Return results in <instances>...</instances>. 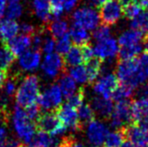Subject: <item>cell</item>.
Wrapping results in <instances>:
<instances>
[{"label": "cell", "mask_w": 148, "mask_h": 147, "mask_svg": "<svg viewBox=\"0 0 148 147\" xmlns=\"http://www.w3.org/2000/svg\"><path fill=\"white\" fill-rule=\"evenodd\" d=\"M64 63L66 65V67L71 68L74 66L80 65L84 62L83 60V55H82L81 48L78 45H72L71 46L69 50L65 53V56L63 57Z\"/></svg>", "instance_id": "4316f807"}, {"label": "cell", "mask_w": 148, "mask_h": 147, "mask_svg": "<svg viewBox=\"0 0 148 147\" xmlns=\"http://www.w3.org/2000/svg\"><path fill=\"white\" fill-rule=\"evenodd\" d=\"M143 51V43H137L133 45L120 46L118 50L117 60H127L137 57Z\"/></svg>", "instance_id": "83f0119b"}, {"label": "cell", "mask_w": 148, "mask_h": 147, "mask_svg": "<svg viewBox=\"0 0 148 147\" xmlns=\"http://www.w3.org/2000/svg\"><path fill=\"white\" fill-rule=\"evenodd\" d=\"M6 147H25V145L22 144V142L17 140V139H14V138H9L5 140L4 142Z\"/></svg>", "instance_id": "681fc988"}, {"label": "cell", "mask_w": 148, "mask_h": 147, "mask_svg": "<svg viewBox=\"0 0 148 147\" xmlns=\"http://www.w3.org/2000/svg\"><path fill=\"white\" fill-rule=\"evenodd\" d=\"M101 24L108 26L114 25L123 14L121 4L118 0H104L98 6Z\"/></svg>", "instance_id": "8992f818"}, {"label": "cell", "mask_w": 148, "mask_h": 147, "mask_svg": "<svg viewBox=\"0 0 148 147\" xmlns=\"http://www.w3.org/2000/svg\"><path fill=\"white\" fill-rule=\"evenodd\" d=\"M109 133V129L106 125L101 122L93 120L87 125L86 138L90 144L95 146H99L103 144L105 138Z\"/></svg>", "instance_id": "7c38bea8"}, {"label": "cell", "mask_w": 148, "mask_h": 147, "mask_svg": "<svg viewBox=\"0 0 148 147\" xmlns=\"http://www.w3.org/2000/svg\"><path fill=\"white\" fill-rule=\"evenodd\" d=\"M46 29L51 34L53 38H59L63 37L66 33H68L69 25L68 22L64 19L56 18L53 21H50L45 25Z\"/></svg>", "instance_id": "d6986e66"}, {"label": "cell", "mask_w": 148, "mask_h": 147, "mask_svg": "<svg viewBox=\"0 0 148 147\" xmlns=\"http://www.w3.org/2000/svg\"><path fill=\"white\" fill-rule=\"evenodd\" d=\"M71 46V38L69 34L66 33L63 37L58 38V41L56 43V50L59 55H65Z\"/></svg>", "instance_id": "e575fe53"}, {"label": "cell", "mask_w": 148, "mask_h": 147, "mask_svg": "<svg viewBox=\"0 0 148 147\" xmlns=\"http://www.w3.org/2000/svg\"><path fill=\"white\" fill-rule=\"evenodd\" d=\"M130 21V27L132 29H137L143 33L148 32V11H142Z\"/></svg>", "instance_id": "d6a6232c"}, {"label": "cell", "mask_w": 148, "mask_h": 147, "mask_svg": "<svg viewBox=\"0 0 148 147\" xmlns=\"http://www.w3.org/2000/svg\"><path fill=\"white\" fill-rule=\"evenodd\" d=\"M73 24L86 30H94L99 24V16L95 9L83 7L76 10L72 14Z\"/></svg>", "instance_id": "52a82bcc"}, {"label": "cell", "mask_w": 148, "mask_h": 147, "mask_svg": "<svg viewBox=\"0 0 148 147\" xmlns=\"http://www.w3.org/2000/svg\"><path fill=\"white\" fill-rule=\"evenodd\" d=\"M120 81L114 73L109 72L92 83L93 90L99 96L111 98L112 93L119 85Z\"/></svg>", "instance_id": "8fae6325"}, {"label": "cell", "mask_w": 148, "mask_h": 147, "mask_svg": "<svg viewBox=\"0 0 148 147\" xmlns=\"http://www.w3.org/2000/svg\"><path fill=\"white\" fill-rule=\"evenodd\" d=\"M84 98H85V91L84 88L82 86L77 91L74 92V94L72 96L67 98V103L74 108H78L82 103L84 102Z\"/></svg>", "instance_id": "d590c367"}, {"label": "cell", "mask_w": 148, "mask_h": 147, "mask_svg": "<svg viewBox=\"0 0 148 147\" xmlns=\"http://www.w3.org/2000/svg\"><path fill=\"white\" fill-rule=\"evenodd\" d=\"M145 147H148V144H147V145H146V146H145Z\"/></svg>", "instance_id": "6125c7cd"}, {"label": "cell", "mask_w": 148, "mask_h": 147, "mask_svg": "<svg viewBox=\"0 0 148 147\" xmlns=\"http://www.w3.org/2000/svg\"><path fill=\"white\" fill-rule=\"evenodd\" d=\"M115 72L120 82L134 88L135 90L142 83L147 82L146 76L140 68L137 57L127 60H117Z\"/></svg>", "instance_id": "6da1fadb"}, {"label": "cell", "mask_w": 148, "mask_h": 147, "mask_svg": "<svg viewBox=\"0 0 148 147\" xmlns=\"http://www.w3.org/2000/svg\"><path fill=\"white\" fill-rule=\"evenodd\" d=\"M42 71L49 78H58L64 72L68 71V68L64 63L63 56L58 53H51L46 55L41 65Z\"/></svg>", "instance_id": "ba28073f"}, {"label": "cell", "mask_w": 148, "mask_h": 147, "mask_svg": "<svg viewBox=\"0 0 148 147\" xmlns=\"http://www.w3.org/2000/svg\"><path fill=\"white\" fill-rule=\"evenodd\" d=\"M40 96V80L36 75H29L22 81L16 90L15 100L17 105L26 107L36 103Z\"/></svg>", "instance_id": "7a4b0ae2"}, {"label": "cell", "mask_w": 148, "mask_h": 147, "mask_svg": "<svg viewBox=\"0 0 148 147\" xmlns=\"http://www.w3.org/2000/svg\"><path fill=\"white\" fill-rule=\"evenodd\" d=\"M91 147H98V146H91Z\"/></svg>", "instance_id": "94428289"}, {"label": "cell", "mask_w": 148, "mask_h": 147, "mask_svg": "<svg viewBox=\"0 0 148 147\" xmlns=\"http://www.w3.org/2000/svg\"><path fill=\"white\" fill-rule=\"evenodd\" d=\"M125 141H126V137H125L123 127H120L114 132L108 133L103 144L104 147H120Z\"/></svg>", "instance_id": "4dcf8cb0"}, {"label": "cell", "mask_w": 148, "mask_h": 147, "mask_svg": "<svg viewBox=\"0 0 148 147\" xmlns=\"http://www.w3.org/2000/svg\"><path fill=\"white\" fill-rule=\"evenodd\" d=\"M33 8L36 15L46 25L51 21V14L49 0H33Z\"/></svg>", "instance_id": "603a6c76"}, {"label": "cell", "mask_w": 148, "mask_h": 147, "mask_svg": "<svg viewBox=\"0 0 148 147\" xmlns=\"http://www.w3.org/2000/svg\"><path fill=\"white\" fill-rule=\"evenodd\" d=\"M139 60V65H140V68L141 70L143 72V74L146 76V78L148 80V53H145L143 55H141Z\"/></svg>", "instance_id": "ee69618b"}, {"label": "cell", "mask_w": 148, "mask_h": 147, "mask_svg": "<svg viewBox=\"0 0 148 147\" xmlns=\"http://www.w3.org/2000/svg\"><path fill=\"white\" fill-rule=\"evenodd\" d=\"M18 31L19 25L14 20L6 19V20L0 22V35H1L4 43H6L10 38L16 36Z\"/></svg>", "instance_id": "44dd1931"}, {"label": "cell", "mask_w": 148, "mask_h": 147, "mask_svg": "<svg viewBox=\"0 0 148 147\" xmlns=\"http://www.w3.org/2000/svg\"><path fill=\"white\" fill-rule=\"evenodd\" d=\"M145 33L137 29H128L123 32L118 38V43L120 46L133 45L137 43H141L143 41V36Z\"/></svg>", "instance_id": "ffe728a7"}, {"label": "cell", "mask_w": 148, "mask_h": 147, "mask_svg": "<svg viewBox=\"0 0 148 147\" xmlns=\"http://www.w3.org/2000/svg\"><path fill=\"white\" fill-rule=\"evenodd\" d=\"M60 140L56 136H53L43 131L38 130L35 132L30 144L35 147H57Z\"/></svg>", "instance_id": "ac0fdd59"}, {"label": "cell", "mask_w": 148, "mask_h": 147, "mask_svg": "<svg viewBox=\"0 0 148 147\" xmlns=\"http://www.w3.org/2000/svg\"><path fill=\"white\" fill-rule=\"evenodd\" d=\"M23 13V7L19 4V2H10L7 8L6 15L8 19L15 20L19 18Z\"/></svg>", "instance_id": "8d00e7d4"}, {"label": "cell", "mask_w": 148, "mask_h": 147, "mask_svg": "<svg viewBox=\"0 0 148 147\" xmlns=\"http://www.w3.org/2000/svg\"><path fill=\"white\" fill-rule=\"evenodd\" d=\"M120 147H137L135 144H132L131 142H130V141H127V140H126L125 141L123 144H122V145L120 146Z\"/></svg>", "instance_id": "11a10c76"}, {"label": "cell", "mask_w": 148, "mask_h": 147, "mask_svg": "<svg viewBox=\"0 0 148 147\" xmlns=\"http://www.w3.org/2000/svg\"><path fill=\"white\" fill-rule=\"evenodd\" d=\"M143 10H148V0H137Z\"/></svg>", "instance_id": "db71d44e"}, {"label": "cell", "mask_w": 148, "mask_h": 147, "mask_svg": "<svg viewBox=\"0 0 148 147\" xmlns=\"http://www.w3.org/2000/svg\"><path fill=\"white\" fill-rule=\"evenodd\" d=\"M6 3H7V0H0V19L3 16L4 12H5Z\"/></svg>", "instance_id": "f5cc1de1"}, {"label": "cell", "mask_w": 148, "mask_h": 147, "mask_svg": "<svg viewBox=\"0 0 148 147\" xmlns=\"http://www.w3.org/2000/svg\"><path fill=\"white\" fill-rule=\"evenodd\" d=\"M15 56L22 55L31 46V36L21 34L10 38L5 43Z\"/></svg>", "instance_id": "e0dca14e"}, {"label": "cell", "mask_w": 148, "mask_h": 147, "mask_svg": "<svg viewBox=\"0 0 148 147\" xmlns=\"http://www.w3.org/2000/svg\"><path fill=\"white\" fill-rule=\"evenodd\" d=\"M85 70L87 75V83L92 84L98 79L101 73V67H102V60L98 57H93L85 64Z\"/></svg>", "instance_id": "7402d4cb"}, {"label": "cell", "mask_w": 148, "mask_h": 147, "mask_svg": "<svg viewBox=\"0 0 148 147\" xmlns=\"http://www.w3.org/2000/svg\"><path fill=\"white\" fill-rule=\"evenodd\" d=\"M76 141V139L74 136L71 135V136L63 137L60 140L59 144L57 145V147H71L72 144Z\"/></svg>", "instance_id": "bcb514c9"}, {"label": "cell", "mask_w": 148, "mask_h": 147, "mask_svg": "<svg viewBox=\"0 0 148 147\" xmlns=\"http://www.w3.org/2000/svg\"><path fill=\"white\" fill-rule=\"evenodd\" d=\"M19 64L21 68L26 71H33L38 68L40 63V51L29 50L19 55Z\"/></svg>", "instance_id": "2e32d148"}, {"label": "cell", "mask_w": 148, "mask_h": 147, "mask_svg": "<svg viewBox=\"0 0 148 147\" xmlns=\"http://www.w3.org/2000/svg\"><path fill=\"white\" fill-rule=\"evenodd\" d=\"M25 147H35V146H33V145H30V146H25Z\"/></svg>", "instance_id": "91938a15"}, {"label": "cell", "mask_w": 148, "mask_h": 147, "mask_svg": "<svg viewBox=\"0 0 148 147\" xmlns=\"http://www.w3.org/2000/svg\"><path fill=\"white\" fill-rule=\"evenodd\" d=\"M110 34H111L110 26L101 24L99 26H97L95 28L94 32H93V38H94L96 40L99 41V40H102L109 38L110 37Z\"/></svg>", "instance_id": "74e56055"}, {"label": "cell", "mask_w": 148, "mask_h": 147, "mask_svg": "<svg viewBox=\"0 0 148 147\" xmlns=\"http://www.w3.org/2000/svg\"><path fill=\"white\" fill-rule=\"evenodd\" d=\"M58 78H59V81H58L59 85L58 86L60 88L62 95L67 99L71 96H72L74 94V92L76 91L75 81L72 79V77L71 75L67 74V72H64Z\"/></svg>", "instance_id": "d4e9b609"}, {"label": "cell", "mask_w": 148, "mask_h": 147, "mask_svg": "<svg viewBox=\"0 0 148 147\" xmlns=\"http://www.w3.org/2000/svg\"><path fill=\"white\" fill-rule=\"evenodd\" d=\"M71 147H84V144H81V142L75 141V142H74L73 144H72Z\"/></svg>", "instance_id": "6f0895ef"}, {"label": "cell", "mask_w": 148, "mask_h": 147, "mask_svg": "<svg viewBox=\"0 0 148 147\" xmlns=\"http://www.w3.org/2000/svg\"><path fill=\"white\" fill-rule=\"evenodd\" d=\"M88 1H89V2H91L92 4H94L95 6L98 7V6L99 5V4H101V3H102V2L104 1V0H88Z\"/></svg>", "instance_id": "9f6ffc18"}, {"label": "cell", "mask_w": 148, "mask_h": 147, "mask_svg": "<svg viewBox=\"0 0 148 147\" xmlns=\"http://www.w3.org/2000/svg\"><path fill=\"white\" fill-rule=\"evenodd\" d=\"M126 140L131 142L137 147H145L148 144V131L142 129L134 123L123 126Z\"/></svg>", "instance_id": "5bb4252c"}, {"label": "cell", "mask_w": 148, "mask_h": 147, "mask_svg": "<svg viewBox=\"0 0 148 147\" xmlns=\"http://www.w3.org/2000/svg\"><path fill=\"white\" fill-rule=\"evenodd\" d=\"M12 122L14 129L21 140L25 144H30L35 134V125L32 121L26 116L25 110L22 109L21 106L16 105L14 108Z\"/></svg>", "instance_id": "3957f363"}, {"label": "cell", "mask_w": 148, "mask_h": 147, "mask_svg": "<svg viewBox=\"0 0 148 147\" xmlns=\"http://www.w3.org/2000/svg\"><path fill=\"white\" fill-rule=\"evenodd\" d=\"M147 34H148V32H147Z\"/></svg>", "instance_id": "be15d7a7"}, {"label": "cell", "mask_w": 148, "mask_h": 147, "mask_svg": "<svg viewBox=\"0 0 148 147\" xmlns=\"http://www.w3.org/2000/svg\"><path fill=\"white\" fill-rule=\"evenodd\" d=\"M6 82H7V72L0 71V90L3 88Z\"/></svg>", "instance_id": "816d5d0a"}, {"label": "cell", "mask_w": 148, "mask_h": 147, "mask_svg": "<svg viewBox=\"0 0 148 147\" xmlns=\"http://www.w3.org/2000/svg\"><path fill=\"white\" fill-rule=\"evenodd\" d=\"M121 7L123 10V15L128 20H132L143 10L137 0H130V1L121 5Z\"/></svg>", "instance_id": "1f68e13d"}, {"label": "cell", "mask_w": 148, "mask_h": 147, "mask_svg": "<svg viewBox=\"0 0 148 147\" xmlns=\"http://www.w3.org/2000/svg\"><path fill=\"white\" fill-rule=\"evenodd\" d=\"M69 75L72 77V79L75 82L79 83L81 84L87 83V75L86 70H85V67L82 64L74 66L69 68Z\"/></svg>", "instance_id": "836d02e7"}, {"label": "cell", "mask_w": 148, "mask_h": 147, "mask_svg": "<svg viewBox=\"0 0 148 147\" xmlns=\"http://www.w3.org/2000/svg\"><path fill=\"white\" fill-rule=\"evenodd\" d=\"M0 147H6V145L4 142H0Z\"/></svg>", "instance_id": "680465c9"}, {"label": "cell", "mask_w": 148, "mask_h": 147, "mask_svg": "<svg viewBox=\"0 0 148 147\" xmlns=\"http://www.w3.org/2000/svg\"><path fill=\"white\" fill-rule=\"evenodd\" d=\"M69 33H71L69 34L71 38L75 45L83 46L84 44L90 43V40H91L90 35H89L86 29H84V27H82V26L73 24Z\"/></svg>", "instance_id": "cb8c5ba5"}, {"label": "cell", "mask_w": 148, "mask_h": 147, "mask_svg": "<svg viewBox=\"0 0 148 147\" xmlns=\"http://www.w3.org/2000/svg\"><path fill=\"white\" fill-rule=\"evenodd\" d=\"M35 127L38 130L43 131L53 136H58L67 130V127L62 124L54 111L38 114V116L36 118Z\"/></svg>", "instance_id": "277c9868"}, {"label": "cell", "mask_w": 148, "mask_h": 147, "mask_svg": "<svg viewBox=\"0 0 148 147\" xmlns=\"http://www.w3.org/2000/svg\"><path fill=\"white\" fill-rule=\"evenodd\" d=\"M25 111L26 116L28 117V119H30L31 121L36 120V118L38 116V114L40 113V106H38V104H37V102L33 103V104H30V105H28V106H26Z\"/></svg>", "instance_id": "b9f144b4"}, {"label": "cell", "mask_w": 148, "mask_h": 147, "mask_svg": "<svg viewBox=\"0 0 148 147\" xmlns=\"http://www.w3.org/2000/svg\"><path fill=\"white\" fill-rule=\"evenodd\" d=\"M19 30L21 31L22 34L24 35H28V36H32L35 33V27L30 24H27V23H23L22 25H19Z\"/></svg>", "instance_id": "f6af8a7d"}, {"label": "cell", "mask_w": 148, "mask_h": 147, "mask_svg": "<svg viewBox=\"0 0 148 147\" xmlns=\"http://www.w3.org/2000/svg\"><path fill=\"white\" fill-rule=\"evenodd\" d=\"M77 114H78V120H79L80 126L82 129H84L85 126H87L89 123L95 120L96 114L94 111L91 108L90 104L88 103H82L77 109Z\"/></svg>", "instance_id": "484cf974"}, {"label": "cell", "mask_w": 148, "mask_h": 147, "mask_svg": "<svg viewBox=\"0 0 148 147\" xmlns=\"http://www.w3.org/2000/svg\"><path fill=\"white\" fill-rule=\"evenodd\" d=\"M80 48H81L82 55H83V60L85 63L94 57V49H93L90 43L80 46Z\"/></svg>", "instance_id": "7bdbcfd3"}, {"label": "cell", "mask_w": 148, "mask_h": 147, "mask_svg": "<svg viewBox=\"0 0 148 147\" xmlns=\"http://www.w3.org/2000/svg\"><path fill=\"white\" fill-rule=\"evenodd\" d=\"M132 99H124L117 101L112 109L110 118V125L114 129L126 126L133 123L131 102Z\"/></svg>", "instance_id": "5b68a950"}, {"label": "cell", "mask_w": 148, "mask_h": 147, "mask_svg": "<svg viewBox=\"0 0 148 147\" xmlns=\"http://www.w3.org/2000/svg\"><path fill=\"white\" fill-rule=\"evenodd\" d=\"M90 106L95 114L103 120H109L114 109L112 99L103 98L101 96H94L90 101Z\"/></svg>", "instance_id": "9a60e30c"}, {"label": "cell", "mask_w": 148, "mask_h": 147, "mask_svg": "<svg viewBox=\"0 0 148 147\" xmlns=\"http://www.w3.org/2000/svg\"><path fill=\"white\" fill-rule=\"evenodd\" d=\"M7 129L5 126H0V142H4L7 139Z\"/></svg>", "instance_id": "f907efd6"}, {"label": "cell", "mask_w": 148, "mask_h": 147, "mask_svg": "<svg viewBox=\"0 0 148 147\" xmlns=\"http://www.w3.org/2000/svg\"><path fill=\"white\" fill-rule=\"evenodd\" d=\"M134 94H135L134 88L121 83H119V85L116 87L115 90L112 93L111 99H112L115 102L124 99H131L134 96Z\"/></svg>", "instance_id": "f1b7e54d"}, {"label": "cell", "mask_w": 148, "mask_h": 147, "mask_svg": "<svg viewBox=\"0 0 148 147\" xmlns=\"http://www.w3.org/2000/svg\"><path fill=\"white\" fill-rule=\"evenodd\" d=\"M17 77L10 79L7 83L4 84V95L7 96H11L15 92H16V85H17Z\"/></svg>", "instance_id": "60d3db41"}, {"label": "cell", "mask_w": 148, "mask_h": 147, "mask_svg": "<svg viewBox=\"0 0 148 147\" xmlns=\"http://www.w3.org/2000/svg\"><path fill=\"white\" fill-rule=\"evenodd\" d=\"M56 113L57 117L62 122V124L69 129H71L72 131L75 132H79V131H83L84 129H82L80 126L79 120H78V114H77V110L76 108L71 106L69 104L66 103L57 107L56 110Z\"/></svg>", "instance_id": "30bf717a"}, {"label": "cell", "mask_w": 148, "mask_h": 147, "mask_svg": "<svg viewBox=\"0 0 148 147\" xmlns=\"http://www.w3.org/2000/svg\"><path fill=\"white\" fill-rule=\"evenodd\" d=\"M136 126L141 127L142 129L148 131V115H143L134 122Z\"/></svg>", "instance_id": "7dc6e473"}, {"label": "cell", "mask_w": 148, "mask_h": 147, "mask_svg": "<svg viewBox=\"0 0 148 147\" xmlns=\"http://www.w3.org/2000/svg\"><path fill=\"white\" fill-rule=\"evenodd\" d=\"M80 0H64L63 9L67 11V12H71V11L75 8Z\"/></svg>", "instance_id": "c3c4849f"}, {"label": "cell", "mask_w": 148, "mask_h": 147, "mask_svg": "<svg viewBox=\"0 0 148 147\" xmlns=\"http://www.w3.org/2000/svg\"><path fill=\"white\" fill-rule=\"evenodd\" d=\"M56 49V38H53L52 36H45L43 42H42L41 50L46 55L51 53H53V50Z\"/></svg>", "instance_id": "ab89813d"}, {"label": "cell", "mask_w": 148, "mask_h": 147, "mask_svg": "<svg viewBox=\"0 0 148 147\" xmlns=\"http://www.w3.org/2000/svg\"><path fill=\"white\" fill-rule=\"evenodd\" d=\"M51 14L54 18H59L63 12L64 0H49Z\"/></svg>", "instance_id": "f35d334b"}, {"label": "cell", "mask_w": 148, "mask_h": 147, "mask_svg": "<svg viewBox=\"0 0 148 147\" xmlns=\"http://www.w3.org/2000/svg\"><path fill=\"white\" fill-rule=\"evenodd\" d=\"M15 56L9 47L4 43L0 48V71L7 72L15 61Z\"/></svg>", "instance_id": "f546056e"}, {"label": "cell", "mask_w": 148, "mask_h": 147, "mask_svg": "<svg viewBox=\"0 0 148 147\" xmlns=\"http://www.w3.org/2000/svg\"><path fill=\"white\" fill-rule=\"evenodd\" d=\"M93 49H94V55L102 61L112 59L117 55L118 52L117 42L114 38H107L105 40H99Z\"/></svg>", "instance_id": "4fadbf2b"}, {"label": "cell", "mask_w": 148, "mask_h": 147, "mask_svg": "<svg viewBox=\"0 0 148 147\" xmlns=\"http://www.w3.org/2000/svg\"><path fill=\"white\" fill-rule=\"evenodd\" d=\"M62 96L63 95L59 86L56 84H52L46 88L42 94H40L37 102L40 108H42L43 110L54 111L62 104Z\"/></svg>", "instance_id": "9c48e42d"}]
</instances>
